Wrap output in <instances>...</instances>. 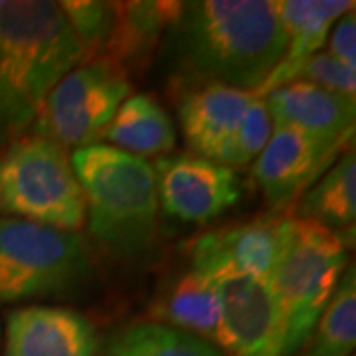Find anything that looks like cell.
I'll use <instances>...</instances> for the list:
<instances>
[{
  "instance_id": "6da1fadb",
  "label": "cell",
  "mask_w": 356,
  "mask_h": 356,
  "mask_svg": "<svg viewBox=\"0 0 356 356\" xmlns=\"http://www.w3.org/2000/svg\"><path fill=\"white\" fill-rule=\"evenodd\" d=\"M283 51L273 0L180 2L163 36L166 67L186 89L226 86L257 91Z\"/></svg>"
},
{
  "instance_id": "7a4b0ae2",
  "label": "cell",
  "mask_w": 356,
  "mask_h": 356,
  "mask_svg": "<svg viewBox=\"0 0 356 356\" xmlns=\"http://www.w3.org/2000/svg\"><path fill=\"white\" fill-rule=\"evenodd\" d=\"M86 54L60 2L0 0V147L24 137Z\"/></svg>"
},
{
  "instance_id": "3957f363",
  "label": "cell",
  "mask_w": 356,
  "mask_h": 356,
  "mask_svg": "<svg viewBox=\"0 0 356 356\" xmlns=\"http://www.w3.org/2000/svg\"><path fill=\"white\" fill-rule=\"evenodd\" d=\"M91 236L119 257L145 254L156 238L159 194L153 165L95 143L70 154Z\"/></svg>"
},
{
  "instance_id": "277c9868",
  "label": "cell",
  "mask_w": 356,
  "mask_h": 356,
  "mask_svg": "<svg viewBox=\"0 0 356 356\" xmlns=\"http://www.w3.org/2000/svg\"><path fill=\"white\" fill-rule=\"evenodd\" d=\"M91 280V255L77 232L0 216V303L64 299Z\"/></svg>"
},
{
  "instance_id": "5b68a950",
  "label": "cell",
  "mask_w": 356,
  "mask_h": 356,
  "mask_svg": "<svg viewBox=\"0 0 356 356\" xmlns=\"http://www.w3.org/2000/svg\"><path fill=\"white\" fill-rule=\"evenodd\" d=\"M0 216L76 232L86 204L70 153L38 135H24L0 153Z\"/></svg>"
},
{
  "instance_id": "8992f818",
  "label": "cell",
  "mask_w": 356,
  "mask_h": 356,
  "mask_svg": "<svg viewBox=\"0 0 356 356\" xmlns=\"http://www.w3.org/2000/svg\"><path fill=\"white\" fill-rule=\"evenodd\" d=\"M346 267L339 234L295 218L291 242L267 280L285 329V356L301 353Z\"/></svg>"
},
{
  "instance_id": "52a82bcc",
  "label": "cell",
  "mask_w": 356,
  "mask_h": 356,
  "mask_svg": "<svg viewBox=\"0 0 356 356\" xmlns=\"http://www.w3.org/2000/svg\"><path fill=\"white\" fill-rule=\"evenodd\" d=\"M131 95L133 83L121 70L103 60L83 62L51 89L32 131L65 151L95 145Z\"/></svg>"
},
{
  "instance_id": "ba28073f",
  "label": "cell",
  "mask_w": 356,
  "mask_h": 356,
  "mask_svg": "<svg viewBox=\"0 0 356 356\" xmlns=\"http://www.w3.org/2000/svg\"><path fill=\"white\" fill-rule=\"evenodd\" d=\"M295 232V218L269 214L228 228L206 232L191 245L194 271L212 280H269Z\"/></svg>"
},
{
  "instance_id": "9c48e42d",
  "label": "cell",
  "mask_w": 356,
  "mask_h": 356,
  "mask_svg": "<svg viewBox=\"0 0 356 356\" xmlns=\"http://www.w3.org/2000/svg\"><path fill=\"white\" fill-rule=\"evenodd\" d=\"M153 168L159 206L180 222L208 224L242 200V182L226 165L186 153L166 154Z\"/></svg>"
},
{
  "instance_id": "30bf717a",
  "label": "cell",
  "mask_w": 356,
  "mask_h": 356,
  "mask_svg": "<svg viewBox=\"0 0 356 356\" xmlns=\"http://www.w3.org/2000/svg\"><path fill=\"white\" fill-rule=\"evenodd\" d=\"M222 317L216 344L226 356H285V329L266 280H220Z\"/></svg>"
},
{
  "instance_id": "8fae6325",
  "label": "cell",
  "mask_w": 356,
  "mask_h": 356,
  "mask_svg": "<svg viewBox=\"0 0 356 356\" xmlns=\"http://www.w3.org/2000/svg\"><path fill=\"white\" fill-rule=\"evenodd\" d=\"M348 145H327L293 127L273 125V133L254 161V177L273 210L289 208L337 161Z\"/></svg>"
},
{
  "instance_id": "7c38bea8",
  "label": "cell",
  "mask_w": 356,
  "mask_h": 356,
  "mask_svg": "<svg viewBox=\"0 0 356 356\" xmlns=\"http://www.w3.org/2000/svg\"><path fill=\"white\" fill-rule=\"evenodd\" d=\"M97 332L74 309L32 305L6 318L4 356H95Z\"/></svg>"
},
{
  "instance_id": "4fadbf2b",
  "label": "cell",
  "mask_w": 356,
  "mask_h": 356,
  "mask_svg": "<svg viewBox=\"0 0 356 356\" xmlns=\"http://www.w3.org/2000/svg\"><path fill=\"white\" fill-rule=\"evenodd\" d=\"M255 95L226 86L186 89L178 99V123L192 154L226 165L232 140Z\"/></svg>"
},
{
  "instance_id": "5bb4252c",
  "label": "cell",
  "mask_w": 356,
  "mask_h": 356,
  "mask_svg": "<svg viewBox=\"0 0 356 356\" xmlns=\"http://www.w3.org/2000/svg\"><path fill=\"white\" fill-rule=\"evenodd\" d=\"M273 125L293 127L327 145H348L355 139L356 97L289 81L261 95Z\"/></svg>"
},
{
  "instance_id": "9a60e30c",
  "label": "cell",
  "mask_w": 356,
  "mask_h": 356,
  "mask_svg": "<svg viewBox=\"0 0 356 356\" xmlns=\"http://www.w3.org/2000/svg\"><path fill=\"white\" fill-rule=\"evenodd\" d=\"M178 6L180 2L170 0L117 2L113 32L97 60L115 65L127 77L140 74L151 64Z\"/></svg>"
},
{
  "instance_id": "2e32d148",
  "label": "cell",
  "mask_w": 356,
  "mask_h": 356,
  "mask_svg": "<svg viewBox=\"0 0 356 356\" xmlns=\"http://www.w3.org/2000/svg\"><path fill=\"white\" fill-rule=\"evenodd\" d=\"M275 10L280 16L285 51L280 64L267 76L257 89V95H264L269 89L277 88L283 77L293 67L305 62L313 54L323 50L327 44L332 24L343 14L355 10V2L348 0H280L275 2Z\"/></svg>"
},
{
  "instance_id": "e0dca14e",
  "label": "cell",
  "mask_w": 356,
  "mask_h": 356,
  "mask_svg": "<svg viewBox=\"0 0 356 356\" xmlns=\"http://www.w3.org/2000/svg\"><path fill=\"white\" fill-rule=\"evenodd\" d=\"M153 315L161 325L191 332L214 344L222 317L220 283L191 269L159 295Z\"/></svg>"
},
{
  "instance_id": "ac0fdd59",
  "label": "cell",
  "mask_w": 356,
  "mask_h": 356,
  "mask_svg": "<svg viewBox=\"0 0 356 356\" xmlns=\"http://www.w3.org/2000/svg\"><path fill=\"white\" fill-rule=\"evenodd\" d=\"M297 220L315 222L339 236H343V232L355 234V147L344 149L343 154L301 194V200L297 204Z\"/></svg>"
},
{
  "instance_id": "d6986e66",
  "label": "cell",
  "mask_w": 356,
  "mask_h": 356,
  "mask_svg": "<svg viewBox=\"0 0 356 356\" xmlns=\"http://www.w3.org/2000/svg\"><path fill=\"white\" fill-rule=\"evenodd\" d=\"M103 139L119 151L145 159L170 153L177 145V129L172 117L153 95L137 93L121 103Z\"/></svg>"
},
{
  "instance_id": "ffe728a7",
  "label": "cell",
  "mask_w": 356,
  "mask_h": 356,
  "mask_svg": "<svg viewBox=\"0 0 356 356\" xmlns=\"http://www.w3.org/2000/svg\"><path fill=\"white\" fill-rule=\"evenodd\" d=\"M356 346L355 266L346 267L301 356H350Z\"/></svg>"
},
{
  "instance_id": "44dd1931",
  "label": "cell",
  "mask_w": 356,
  "mask_h": 356,
  "mask_svg": "<svg viewBox=\"0 0 356 356\" xmlns=\"http://www.w3.org/2000/svg\"><path fill=\"white\" fill-rule=\"evenodd\" d=\"M107 356H226L216 344L161 323H140L121 332Z\"/></svg>"
},
{
  "instance_id": "7402d4cb",
  "label": "cell",
  "mask_w": 356,
  "mask_h": 356,
  "mask_svg": "<svg viewBox=\"0 0 356 356\" xmlns=\"http://www.w3.org/2000/svg\"><path fill=\"white\" fill-rule=\"evenodd\" d=\"M67 22L79 40L86 60L91 62L102 56L117 20V2H88L65 0L60 2Z\"/></svg>"
},
{
  "instance_id": "603a6c76",
  "label": "cell",
  "mask_w": 356,
  "mask_h": 356,
  "mask_svg": "<svg viewBox=\"0 0 356 356\" xmlns=\"http://www.w3.org/2000/svg\"><path fill=\"white\" fill-rule=\"evenodd\" d=\"M273 133V121L267 109L266 99L261 95H255L252 105L243 113L240 127L236 131V137L232 140L226 166H245L252 165L257 154L264 151L267 140Z\"/></svg>"
},
{
  "instance_id": "cb8c5ba5",
  "label": "cell",
  "mask_w": 356,
  "mask_h": 356,
  "mask_svg": "<svg viewBox=\"0 0 356 356\" xmlns=\"http://www.w3.org/2000/svg\"><path fill=\"white\" fill-rule=\"evenodd\" d=\"M289 81H305L311 86L334 91V93H343V95L356 93V72L344 67L327 51H317L297 67H293L291 72L283 77L280 86L289 83Z\"/></svg>"
},
{
  "instance_id": "d4e9b609",
  "label": "cell",
  "mask_w": 356,
  "mask_h": 356,
  "mask_svg": "<svg viewBox=\"0 0 356 356\" xmlns=\"http://www.w3.org/2000/svg\"><path fill=\"white\" fill-rule=\"evenodd\" d=\"M329 51L337 62L356 72V16L355 10L343 14L329 32Z\"/></svg>"
}]
</instances>
